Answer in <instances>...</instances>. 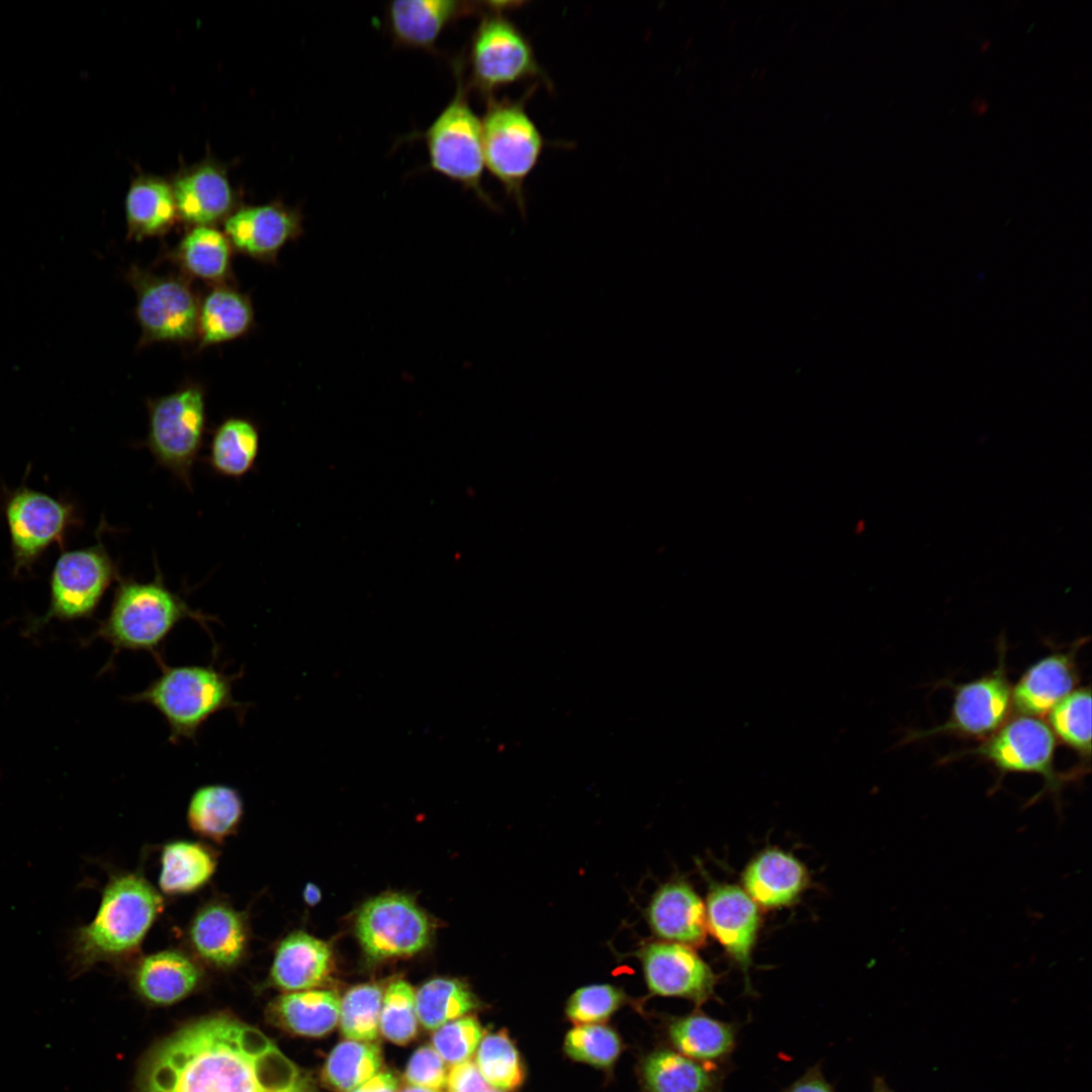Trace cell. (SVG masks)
I'll return each instance as SVG.
<instances>
[{
  "instance_id": "cell-1",
  "label": "cell",
  "mask_w": 1092,
  "mask_h": 1092,
  "mask_svg": "<svg viewBox=\"0 0 1092 1092\" xmlns=\"http://www.w3.org/2000/svg\"><path fill=\"white\" fill-rule=\"evenodd\" d=\"M141 1092H320L257 1028L226 1014L195 1020L156 1048Z\"/></svg>"
},
{
  "instance_id": "cell-2",
  "label": "cell",
  "mask_w": 1092,
  "mask_h": 1092,
  "mask_svg": "<svg viewBox=\"0 0 1092 1092\" xmlns=\"http://www.w3.org/2000/svg\"><path fill=\"white\" fill-rule=\"evenodd\" d=\"M161 893L140 873L110 876L95 917L75 929L69 945L72 971L132 960L164 910Z\"/></svg>"
},
{
  "instance_id": "cell-3",
  "label": "cell",
  "mask_w": 1092,
  "mask_h": 1092,
  "mask_svg": "<svg viewBox=\"0 0 1092 1092\" xmlns=\"http://www.w3.org/2000/svg\"><path fill=\"white\" fill-rule=\"evenodd\" d=\"M157 662L160 676L128 701L153 706L166 720L172 743L194 740L200 727L219 711H235L238 719H243L247 706L233 695L237 675L212 664L168 666L163 659Z\"/></svg>"
},
{
  "instance_id": "cell-4",
  "label": "cell",
  "mask_w": 1092,
  "mask_h": 1092,
  "mask_svg": "<svg viewBox=\"0 0 1092 1092\" xmlns=\"http://www.w3.org/2000/svg\"><path fill=\"white\" fill-rule=\"evenodd\" d=\"M190 618L205 626L211 617L192 610L170 590L160 574L150 582L119 578L107 618L97 635L116 650L149 651L162 659L159 648L173 628Z\"/></svg>"
},
{
  "instance_id": "cell-5",
  "label": "cell",
  "mask_w": 1092,
  "mask_h": 1092,
  "mask_svg": "<svg viewBox=\"0 0 1092 1092\" xmlns=\"http://www.w3.org/2000/svg\"><path fill=\"white\" fill-rule=\"evenodd\" d=\"M1056 747L1057 739L1046 723L1016 715L978 746L951 754L949 759L967 755L984 760L998 772L995 787L1010 772L1038 775L1043 788L1031 800L1034 802L1046 793L1059 796L1066 782L1081 777L1076 769L1068 774L1056 770Z\"/></svg>"
},
{
  "instance_id": "cell-6",
  "label": "cell",
  "mask_w": 1092,
  "mask_h": 1092,
  "mask_svg": "<svg viewBox=\"0 0 1092 1092\" xmlns=\"http://www.w3.org/2000/svg\"><path fill=\"white\" fill-rule=\"evenodd\" d=\"M457 65L455 94L425 132L430 165L494 207L481 185L484 168L481 121L468 102L462 64Z\"/></svg>"
},
{
  "instance_id": "cell-7",
  "label": "cell",
  "mask_w": 1092,
  "mask_h": 1092,
  "mask_svg": "<svg viewBox=\"0 0 1092 1092\" xmlns=\"http://www.w3.org/2000/svg\"><path fill=\"white\" fill-rule=\"evenodd\" d=\"M520 100L491 99L481 122L484 166L523 205V187L536 167L544 139Z\"/></svg>"
},
{
  "instance_id": "cell-8",
  "label": "cell",
  "mask_w": 1092,
  "mask_h": 1092,
  "mask_svg": "<svg viewBox=\"0 0 1092 1092\" xmlns=\"http://www.w3.org/2000/svg\"><path fill=\"white\" fill-rule=\"evenodd\" d=\"M148 407L145 446L161 467L190 489L192 468L205 431L203 391L198 386H186L150 400Z\"/></svg>"
},
{
  "instance_id": "cell-9",
  "label": "cell",
  "mask_w": 1092,
  "mask_h": 1092,
  "mask_svg": "<svg viewBox=\"0 0 1092 1092\" xmlns=\"http://www.w3.org/2000/svg\"><path fill=\"white\" fill-rule=\"evenodd\" d=\"M996 668L960 685H951L953 702L947 719L940 725L907 735L905 742L946 735L979 740L990 737L1009 719L1012 686L1006 668V645L1001 640Z\"/></svg>"
},
{
  "instance_id": "cell-10",
  "label": "cell",
  "mask_w": 1092,
  "mask_h": 1092,
  "mask_svg": "<svg viewBox=\"0 0 1092 1092\" xmlns=\"http://www.w3.org/2000/svg\"><path fill=\"white\" fill-rule=\"evenodd\" d=\"M484 15L470 46L471 82L485 97L493 92L530 78L543 75L533 48L525 34L500 13Z\"/></svg>"
},
{
  "instance_id": "cell-11",
  "label": "cell",
  "mask_w": 1092,
  "mask_h": 1092,
  "mask_svg": "<svg viewBox=\"0 0 1092 1092\" xmlns=\"http://www.w3.org/2000/svg\"><path fill=\"white\" fill-rule=\"evenodd\" d=\"M4 514L14 574L30 571L43 552L53 544H62L79 523L72 503L23 485L7 493Z\"/></svg>"
},
{
  "instance_id": "cell-12",
  "label": "cell",
  "mask_w": 1092,
  "mask_h": 1092,
  "mask_svg": "<svg viewBox=\"0 0 1092 1092\" xmlns=\"http://www.w3.org/2000/svg\"><path fill=\"white\" fill-rule=\"evenodd\" d=\"M356 933L374 960L412 956L430 941L425 913L408 897L385 894L366 902L358 913Z\"/></svg>"
},
{
  "instance_id": "cell-13",
  "label": "cell",
  "mask_w": 1092,
  "mask_h": 1092,
  "mask_svg": "<svg viewBox=\"0 0 1092 1092\" xmlns=\"http://www.w3.org/2000/svg\"><path fill=\"white\" fill-rule=\"evenodd\" d=\"M116 575V566L101 541L63 552L52 571L51 603L43 622L91 616Z\"/></svg>"
},
{
  "instance_id": "cell-14",
  "label": "cell",
  "mask_w": 1092,
  "mask_h": 1092,
  "mask_svg": "<svg viewBox=\"0 0 1092 1092\" xmlns=\"http://www.w3.org/2000/svg\"><path fill=\"white\" fill-rule=\"evenodd\" d=\"M136 291V317L145 342H180L197 332L199 307L182 280L131 273Z\"/></svg>"
},
{
  "instance_id": "cell-15",
  "label": "cell",
  "mask_w": 1092,
  "mask_h": 1092,
  "mask_svg": "<svg viewBox=\"0 0 1092 1092\" xmlns=\"http://www.w3.org/2000/svg\"><path fill=\"white\" fill-rule=\"evenodd\" d=\"M635 956L652 995L682 998L697 1006L716 998L718 978L691 946L653 940L642 944Z\"/></svg>"
},
{
  "instance_id": "cell-16",
  "label": "cell",
  "mask_w": 1092,
  "mask_h": 1092,
  "mask_svg": "<svg viewBox=\"0 0 1092 1092\" xmlns=\"http://www.w3.org/2000/svg\"><path fill=\"white\" fill-rule=\"evenodd\" d=\"M250 940L248 915L220 899L201 905L186 929L191 956L218 971L240 966L248 956Z\"/></svg>"
},
{
  "instance_id": "cell-17",
  "label": "cell",
  "mask_w": 1092,
  "mask_h": 1092,
  "mask_svg": "<svg viewBox=\"0 0 1092 1092\" xmlns=\"http://www.w3.org/2000/svg\"><path fill=\"white\" fill-rule=\"evenodd\" d=\"M1083 639L1069 650L1053 652L1032 663L1012 687L1016 715L1040 718L1069 696L1080 682L1077 653Z\"/></svg>"
},
{
  "instance_id": "cell-18",
  "label": "cell",
  "mask_w": 1092,
  "mask_h": 1092,
  "mask_svg": "<svg viewBox=\"0 0 1092 1092\" xmlns=\"http://www.w3.org/2000/svg\"><path fill=\"white\" fill-rule=\"evenodd\" d=\"M224 232L239 251L274 260L285 244L302 234V215L278 202L244 207L228 217Z\"/></svg>"
},
{
  "instance_id": "cell-19",
  "label": "cell",
  "mask_w": 1092,
  "mask_h": 1092,
  "mask_svg": "<svg viewBox=\"0 0 1092 1092\" xmlns=\"http://www.w3.org/2000/svg\"><path fill=\"white\" fill-rule=\"evenodd\" d=\"M134 963L132 985L140 997L154 1005H171L183 1000L203 979L201 964L179 949L153 952Z\"/></svg>"
},
{
  "instance_id": "cell-20",
  "label": "cell",
  "mask_w": 1092,
  "mask_h": 1092,
  "mask_svg": "<svg viewBox=\"0 0 1092 1092\" xmlns=\"http://www.w3.org/2000/svg\"><path fill=\"white\" fill-rule=\"evenodd\" d=\"M646 920L659 940L694 946L706 938V908L684 881L665 883L655 891L646 908Z\"/></svg>"
},
{
  "instance_id": "cell-21",
  "label": "cell",
  "mask_w": 1092,
  "mask_h": 1092,
  "mask_svg": "<svg viewBox=\"0 0 1092 1092\" xmlns=\"http://www.w3.org/2000/svg\"><path fill=\"white\" fill-rule=\"evenodd\" d=\"M707 927L747 973L759 924L755 902L733 885L714 888L707 899Z\"/></svg>"
},
{
  "instance_id": "cell-22",
  "label": "cell",
  "mask_w": 1092,
  "mask_h": 1092,
  "mask_svg": "<svg viewBox=\"0 0 1092 1092\" xmlns=\"http://www.w3.org/2000/svg\"><path fill=\"white\" fill-rule=\"evenodd\" d=\"M333 968V952L325 941L294 931L277 945L267 985L286 992L310 990L326 983Z\"/></svg>"
},
{
  "instance_id": "cell-23",
  "label": "cell",
  "mask_w": 1092,
  "mask_h": 1092,
  "mask_svg": "<svg viewBox=\"0 0 1092 1092\" xmlns=\"http://www.w3.org/2000/svg\"><path fill=\"white\" fill-rule=\"evenodd\" d=\"M474 9L469 3L454 0H406L391 2L386 16L398 44L429 51L448 24Z\"/></svg>"
},
{
  "instance_id": "cell-24",
  "label": "cell",
  "mask_w": 1092,
  "mask_h": 1092,
  "mask_svg": "<svg viewBox=\"0 0 1092 1092\" xmlns=\"http://www.w3.org/2000/svg\"><path fill=\"white\" fill-rule=\"evenodd\" d=\"M740 1028L735 1022L722 1021L697 1010L669 1018L666 1035L677 1053L702 1063L729 1067Z\"/></svg>"
},
{
  "instance_id": "cell-25",
  "label": "cell",
  "mask_w": 1092,
  "mask_h": 1092,
  "mask_svg": "<svg viewBox=\"0 0 1092 1092\" xmlns=\"http://www.w3.org/2000/svg\"><path fill=\"white\" fill-rule=\"evenodd\" d=\"M172 190L177 213L196 226L217 221L234 203L225 173L211 164L186 171L175 181Z\"/></svg>"
},
{
  "instance_id": "cell-26",
  "label": "cell",
  "mask_w": 1092,
  "mask_h": 1092,
  "mask_svg": "<svg viewBox=\"0 0 1092 1092\" xmlns=\"http://www.w3.org/2000/svg\"><path fill=\"white\" fill-rule=\"evenodd\" d=\"M340 1003L338 994L331 990L296 991L273 999L266 1015L271 1024L291 1034L318 1037L337 1025Z\"/></svg>"
},
{
  "instance_id": "cell-27",
  "label": "cell",
  "mask_w": 1092,
  "mask_h": 1092,
  "mask_svg": "<svg viewBox=\"0 0 1092 1092\" xmlns=\"http://www.w3.org/2000/svg\"><path fill=\"white\" fill-rule=\"evenodd\" d=\"M728 1068L662 1049L646 1057L642 1076L648 1092H723Z\"/></svg>"
},
{
  "instance_id": "cell-28",
  "label": "cell",
  "mask_w": 1092,
  "mask_h": 1092,
  "mask_svg": "<svg viewBox=\"0 0 1092 1092\" xmlns=\"http://www.w3.org/2000/svg\"><path fill=\"white\" fill-rule=\"evenodd\" d=\"M807 883L804 867L792 855L768 849L745 869L743 885L749 897L764 907L791 904Z\"/></svg>"
},
{
  "instance_id": "cell-29",
  "label": "cell",
  "mask_w": 1092,
  "mask_h": 1092,
  "mask_svg": "<svg viewBox=\"0 0 1092 1092\" xmlns=\"http://www.w3.org/2000/svg\"><path fill=\"white\" fill-rule=\"evenodd\" d=\"M158 885L162 893L179 896L202 889L217 867V852L191 840H173L162 847Z\"/></svg>"
},
{
  "instance_id": "cell-30",
  "label": "cell",
  "mask_w": 1092,
  "mask_h": 1092,
  "mask_svg": "<svg viewBox=\"0 0 1092 1092\" xmlns=\"http://www.w3.org/2000/svg\"><path fill=\"white\" fill-rule=\"evenodd\" d=\"M186 816L194 833L221 843L238 831L244 816V802L233 787L205 785L193 792Z\"/></svg>"
},
{
  "instance_id": "cell-31",
  "label": "cell",
  "mask_w": 1092,
  "mask_h": 1092,
  "mask_svg": "<svg viewBox=\"0 0 1092 1092\" xmlns=\"http://www.w3.org/2000/svg\"><path fill=\"white\" fill-rule=\"evenodd\" d=\"M125 213L130 237L138 240L162 234L177 214L172 187L156 177L135 179L126 195Z\"/></svg>"
},
{
  "instance_id": "cell-32",
  "label": "cell",
  "mask_w": 1092,
  "mask_h": 1092,
  "mask_svg": "<svg viewBox=\"0 0 1092 1092\" xmlns=\"http://www.w3.org/2000/svg\"><path fill=\"white\" fill-rule=\"evenodd\" d=\"M259 444V431L253 422L229 418L212 435L207 463L221 476L240 478L254 467Z\"/></svg>"
},
{
  "instance_id": "cell-33",
  "label": "cell",
  "mask_w": 1092,
  "mask_h": 1092,
  "mask_svg": "<svg viewBox=\"0 0 1092 1092\" xmlns=\"http://www.w3.org/2000/svg\"><path fill=\"white\" fill-rule=\"evenodd\" d=\"M252 322V305L244 294L225 287L215 288L199 308L200 347L236 339L249 330Z\"/></svg>"
},
{
  "instance_id": "cell-34",
  "label": "cell",
  "mask_w": 1092,
  "mask_h": 1092,
  "mask_svg": "<svg viewBox=\"0 0 1092 1092\" xmlns=\"http://www.w3.org/2000/svg\"><path fill=\"white\" fill-rule=\"evenodd\" d=\"M382 1062L378 1044L347 1039L330 1053L322 1077L334 1091L349 1092L380 1072Z\"/></svg>"
},
{
  "instance_id": "cell-35",
  "label": "cell",
  "mask_w": 1092,
  "mask_h": 1092,
  "mask_svg": "<svg viewBox=\"0 0 1092 1092\" xmlns=\"http://www.w3.org/2000/svg\"><path fill=\"white\" fill-rule=\"evenodd\" d=\"M415 1001L418 1019L426 1029H437L479 1005L466 984L446 978L425 983L415 994Z\"/></svg>"
},
{
  "instance_id": "cell-36",
  "label": "cell",
  "mask_w": 1092,
  "mask_h": 1092,
  "mask_svg": "<svg viewBox=\"0 0 1092 1092\" xmlns=\"http://www.w3.org/2000/svg\"><path fill=\"white\" fill-rule=\"evenodd\" d=\"M1049 727L1060 742L1080 758V767H1089L1091 758V689L1080 687L1048 714Z\"/></svg>"
},
{
  "instance_id": "cell-37",
  "label": "cell",
  "mask_w": 1092,
  "mask_h": 1092,
  "mask_svg": "<svg viewBox=\"0 0 1092 1092\" xmlns=\"http://www.w3.org/2000/svg\"><path fill=\"white\" fill-rule=\"evenodd\" d=\"M178 255L184 268L201 279L219 280L230 269V241L210 226L192 229L181 241Z\"/></svg>"
},
{
  "instance_id": "cell-38",
  "label": "cell",
  "mask_w": 1092,
  "mask_h": 1092,
  "mask_svg": "<svg viewBox=\"0 0 1092 1092\" xmlns=\"http://www.w3.org/2000/svg\"><path fill=\"white\" fill-rule=\"evenodd\" d=\"M475 1064L485 1082L494 1089L511 1092L524 1083V1064L506 1029L488 1033L481 1038Z\"/></svg>"
},
{
  "instance_id": "cell-39",
  "label": "cell",
  "mask_w": 1092,
  "mask_h": 1092,
  "mask_svg": "<svg viewBox=\"0 0 1092 1092\" xmlns=\"http://www.w3.org/2000/svg\"><path fill=\"white\" fill-rule=\"evenodd\" d=\"M382 999V989L376 984H362L347 991L339 1013L341 1031L347 1039L377 1038Z\"/></svg>"
},
{
  "instance_id": "cell-40",
  "label": "cell",
  "mask_w": 1092,
  "mask_h": 1092,
  "mask_svg": "<svg viewBox=\"0 0 1092 1092\" xmlns=\"http://www.w3.org/2000/svg\"><path fill=\"white\" fill-rule=\"evenodd\" d=\"M564 1052L572 1060L596 1068H611L622 1052L619 1034L601 1023L580 1024L569 1030Z\"/></svg>"
},
{
  "instance_id": "cell-41",
  "label": "cell",
  "mask_w": 1092,
  "mask_h": 1092,
  "mask_svg": "<svg viewBox=\"0 0 1092 1092\" xmlns=\"http://www.w3.org/2000/svg\"><path fill=\"white\" fill-rule=\"evenodd\" d=\"M379 1028L382 1035L395 1044H407L418 1033V1016L412 986L398 980L383 993Z\"/></svg>"
},
{
  "instance_id": "cell-42",
  "label": "cell",
  "mask_w": 1092,
  "mask_h": 1092,
  "mask_svg": "<svg viewBox=\"0 0 1092 1092\" xmlns=\"http://www.w3.org/2000/svg\"><path fill=\"white\" fill-rule=\"evenodd\" d=\"M627 1001L624 991L611 984H593L578 988L568 998L567 1018L576 1025L600 1023Z\"/></svg>"
},
{
  "instance_id": "cell-43",
  "label": "cell",
  "mask_w": 1092,
  "mask_h": 1092,
  "mask_svg": "<svg viewBox=\"0 0 1092 1092\" xmlns=\"http://www.w3.org/2000/svg\"><path fill=\"white\" fill-rule=\"evenodd\" d=\"M482 1033V1027L474 1016H462L435 1029L432 1043L445 1062L456 1065L468 1061L476 1051Z\"/></svg>"
},
{
  "instance_id": "cell-44",
  "label": "cell",
  "mask_w": 1092,
  "mask_h": 1092,
  "mask_svg": "<svg viewBox=\"0 0 1092 1092\" xmlns=\"http://www.w3.org/2000/svg\"><path fill=\"white\" fill-rule=\"evenodd\" d=\"M403 1076L411 1086L438 1091L445 1087L447 1069L437 1051L425 1044L412 1055Z\"/></svg>"
},
{
  "instance_id": "cell-45",
  "label": "cell",
  "mask_w": 1092,
  "mask_h": 1092,
  "mask_svg": "<svg viewBox=\"0 0 1092 1092\" xmlns=\"http://www.w3.org/2000/svg\"><path fill=\"white\" fill-rule=\"evenodd\" d=\"M447 1092H482L488 1087L475 1063L465 1061L456 1065L447 1073Z\"/></svg>"
},
{
  "instance_id": "cell-46",
  "label": "cell",
  "mask_w": 1092,
  "mask_h": 1092,
  "mask_svg": "<svg viewBox=\"0 0 1092 1092\" xmlns=\"http://www.w3.org/2000/svg\"><path fill=\"white\" fill-rule=\"evenodd\" d=\"M780 1092H835V1090L823 1075L821 1063H817Z\"/></svg>"
},
{
  "instance_id": "cell-47",
  "label": "cell",
  "mask_w": 1092,
  "mask_h": 1092,
  "mask_svg": "<svg viewBox=\"0 0 1092 1092\" xmlns=\"http://www.w3.org/2000/svg\"><path fill=\"white\" fill-rule=\"evenodd\" d=\"M398 1081L390 1071H381L349 1092H397Z\"/></svg>"
},
{
  "instance_id": "cell-48",
  "label": "cell",
  "mask_w": 1092,
  "mask_h": 1092,
  "mask_svg": "<svg viewBox=\"0 0 1092 1092\" xmlns=\"http://www.w3.org/2000/svg\"><path fill=\"white\" fill-rule=\"evenodd\" d=\"M303 899L308 905L314 906L321 900L320 889L313 884H307L303 891Z\"/></svg>"
},
{
  "instance_id": "cell-49",
  "label": "cell",
  "mask_w": 1092,
  "mask_h": 1092,
  "mask_svg": "<svg viewBox=\"0 0 1092 1092\" xmlns=\"http://www.w3.org/2000/svg\"><path fill=\"white\" fill-rule=\"evenodd\" d=\"M872 1092H895L886 1082L884 1077L875 1076Z\"/></svg>"
},
{
  "instance_id": "cell-50",
  "label": "cell",
  "mask_w": 1092,
  "mask_h": 1092,
  "mask_svg": "<svg viewBox=\"0 0 1092 1092\" xmlns=\"http://www.w3.org/2000/svg\"><path fill=\"white\" fill-rule=\"evenodd\" d=\"M399 1092H439V1091L426 1089V1088H422V1087H416V1086H407V1087L402 1088Z\"/></svg>"
},
{
  "instance_id": "cell-51",
  "label": "cell",
  "mask_w": 1092,
  "mask_h": 1092,
  "mask_svg": "<svg viewBox=\"0 0 1092 1092\" xmlns=\"http://www.w3.org/2000/svg\"><path fill=\"white\" fill-rule=\"evenodd\" d=\"M989 44H990V40L989 39L985 40L983 42V44L981 46V50L986 51L988 49Z\"/></svg>"
},
{
  "instance_id": "cell-52",
  "label": "cell",
  "mask_w": 1092,
  "mask_h": 1092,
  "mask_svg": "<svg viewBox=\"0 0 1092 1092\" xmlns=\"http://www.w3.org/2000/svg\"><path fill=\"white\" fill-rule=\"evenodd\" d=\"M482 1092H503V1091H500V1090H497V1089H494V1088H489V1087H487V1088H486L485 1090H483Z\"/></svg>"
}]
</instances>
